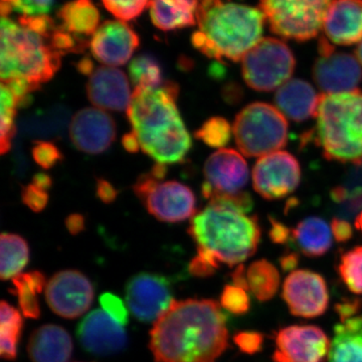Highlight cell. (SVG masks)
Masks as SVG:
<instances>
[{"label":"cell","mask_w":362,"mask_h":362,"mask_svg":"<svg viewBox=\"0 0 362 362\" xmlns=\"http://www.w3.org/2000/svg\"><path fill=\"white\" fill-rule=\"evenodd\" d=\"M233 342L243 354L252 356L259 354L263 349L265 335L258 331H240L235 333Z\"/></svg>","instance_id":"60d3db41"},{"label":"cell","mask_w":362,"mask_h":362,"mask_svg":"<svg viewBox=\"0 0 362 362\" xmlns=\"http://www.w3.org/2000/svg\"><path fill=\"white\" fill-rule=\"evenodd\" d=\"M328 362H362V316L335 326Z\"/></svg>","instance_id":"4316f807"},{"label":"cell","mask_w":362,"mask_h":362,"mask_svg":"<svg viewBox=\"0 0 362 362\" xmlns=\"http://www.w3.org/2000/svg\"><path fill=\"white\" fill-rule=\"evenodd\" d=\"M221 305L230 313L245 315L251 309V298L243 288L226 285L221 295Z\"/></svg>","instance_id":"74e56055"},{"label":"cell","mask_w":362,"mask_h":362,"mask_svg":"<svg viewBox=\"0 0 362 362\" xmlns=\"http://www.w3.org/2000/svg\"><path fill=\"white\" fill-rule=\"evenodd\" d=\"M356 228L357 230H361L362 232V211L358 214V216H357L356 220Z\"/></svg>","instance_id":"9f6ffc18"},{"label":"cell","mask_w":362,"mask_h":362,"mask_svg":"<svg viewBox=\"0 0 362 362\" xmlns=\"http://www.w3.org/2000/svg\"><path fill=\"white\" fill-rule=\"evenodd\" d=\"M177 97L178 86L171 81L160 87H136L127 110L140 149L164 165L185 160L192 145Z\"/></svg>","instance_id":"3957f363"},{"label":"cell","mask_w":362,"mask_h":362,"mask_svg":"<svg viewBox=\"0 0 362 362\" xmlns=\"http://www.w3.org/2000/svg\"><path fill=\"white\" fill-rule=\"evenodd\" d=\"M32 182L33 185H37L40 188L45 190H49L52 187V180L51 176L45 175V173H37L33 177Z\"/></svg>","instance_id":"f5cc1de1"},{"label":"cell","mask_w":362,"mask_h":362,"mask_svg":"<svg viewBox=\"0 0 362 362\" xmlns=\"http://www.w3.org/2000/svg\"><path fill=\"white\" fill-rule=\"evenodd\" d=\"M128 71L135 88H156L163 84L160 64L150 54L136 57L131 61Z\"/></svg>","instance_id":"d6a6232c"},{"label":"cell","mask_w":362,"mask_h":362,"mask_svg":"<svg viewBox=\"0 0 362 362\" xmlns=\"http://www.w3.org/2000/svg\"><path fill=\"white\" fill-rule=\"evenodd\" d=\"M301 180L299 162L292 154L277 151L261 157L252 169V185L264 199H280L291 194Z\"/></svg>","instance_id":"5bb4252c"},{"label":"cell","mask_w":362,"mask_h":362,"mask_svg":"<svg viewBox=\"0 0 362 362\" xmlns=\"http://www.w3.org/2000/svg\"><path fill=\"white\" fill-rule=\"evenodd\" d=\"M313 78L324 94L356 90L362 80L358 59L346 52L319 54L313 66Z\"/></svg>","instance_id":"ffe728a7"},{"label":"cell","mask_w":362,"mask_h":362,"mask_svg":"<svg viewBox=\"0 0 362 362\" xmlns=\"http://www.w3.org/2000/svg\"><path fill=\"white\" fill-rule=\"evenodd\" d=\"M264 23L259 8L223 0H199L197 30L192 42L207 58L238 62L262 40Z\"/></svg>","instance_id":"277c9868"},{"label":"cell","mask_w":362,"mask_h":362,"mask_svg":"<svg viewBox=\"0 0 362 362\" xmlns=\"http://www.w3.org/2000/svg\"><path fill=\"white\" fill-rule=\"evenodd\" d=\"M204 175L206 181L202 185V192L209 201L216 195L243 192L249 181V168L239 152L221 148L206 159Z\"/></svg>","instance_id":"2e32d148"},{"label":"cell","mask_w":362,"mask_h":362,"mask_svg":"<svg viewBox=\"0 0 362 362\" xmlns=\"http://www.w3.org/2000/svg\"><path fill=\"white\" fill-rule=\"evenodd\" d=\"M356 54V59H358L359 63L362 65V40L359 42L358 45H357Z\"/></svg>","instance_id":"11a10c76"},{"label":"cell","mask_w":362,"mask_h":362,"mask_svg":"<svg viewBox=\"0 0 362 362\" xmlns=\"http://www.w3.org/2000/svg\"><path fill=\"white\" fill-rule=\"evenodd\" d=\"M18 103L13 93L6 84L1 83L0 90V152L6 154L11 146V140L16 134L14 119Z\"/></svg>","instance_id":"836d02e7"},{"label":"cell","mask_w":362,"mask_h":362,"mask_svg":"<svg viewBox=\"0 0 362 362\" xmlns=\"http://www.w3.org/2000/svg\"><path fill=\"white\" fill-rule=\"evenodd\" d=\"M0 78L1 83L26 81L33 90L54 77L61 66V54L52 49L47 37L2 16L0 30Z\"/></svg>","instance_id":"8992f818"},{"label":"cell","mask_w":362,"mask_h":362,"mask_svg":"<svg viewBox=\"0 0 362 362\" xmlns=\"http://www.w3.org/2000/svg\"><path fill=\"white\" fill-rule=\"evenodd\" d=\"M334 0H259L272 33L286 40L307 42L316 37Z\"/></svg>","instance_id":"9c48e42d"},{"label":"cell","mask_w":362,"mask_h":362,"mask_svg":"<svg viewBox=\"0 0 362 362\" xmlns=\"http://www.w3.org/2000/svg\"><path fill=\"white\" fill-rule=\"evenodd\" d=\"M247 280L250 292L259 302L273 299L281 283L278 269L265 259L252 262L247 270Z\"/></svg>","instance_id":"4dcf8cb0"},{"label":"cell","mask_w":362,"mask_h":362,"mask_svg":"<svg viewBox=\"0 0 362 362\" xmlns=\"http://www.w3.org/2000/svg\"><path fill=\"white\" fill-rule=\"evenodd\" d=\"M102 4L117 20L129 21L138 18L149 6L150 0H102Z\"/></svg>","instance_id":"f35d334b"},{"label":"cell","mask_w":362,"mask_h":362,"mask_svg":"<svg viewBox=\"0 0 362 362\" xmlns=\"http://www.w3.org/2000/svg\"><path fill=\"white\" fill-rule=\"evenodd\" d=\"M270 239L279 245L290 244L292 242V230L282 223L271 218Z\"/></svg>","instance_id":"f6af8a7d"},{"label":"cell","mask_w":362,"mask_h":362,"mask_svg":"<svg viewBox=\"0 0 362 362\" xmlns=\"http://www.w3.org/2000/svg\"><path fill=\"white\" fill-rule=\"evenodd\" d=\"M199 0H150L152 23L163 32L197 25Z\"/></svg>","instance_id":"d4e9b609"},{"label":"cell","mask_w":362,"mask_h":362,"mask_svg":"<svg viewBox=\"0 0 362 362\" xmlns=\"http://www.w3.org/2000/svg\"><path fill=\"white\" fill-rule=\"evenodd\" d=\"M0 276L4 281L20 275L30 259L26 240L14 233H2L0 240Z\"/></svg>","instance_id":"f546056e"},{"label":"cell","mask_w":362,"mask_h":362,"mask_svg":"<svg viewBox=\"0 0 362 362\" xmlns=\"http://www.w3.org/2000/svg\"><path fill=\"white\" fill-rule=\"evenodd\" d=\"M21 199L28 209L35 213L44 211L49 202V194L37 185L30 183L21 189Z\"/></svg>","instance_id":"7bdbcfd3"},{"label":"cell","mask_w":362,"mask_h":362,"mask_svg":"<svg viewBox=\"0 0 362 362\" xmlns=\"http://www.w3.org/2000/svg\"><path fill=\"white\" fill-rule=\"evenodd\" d=\"M61 28L76 37H93L99 28L100 13L92 0H73L59 8Z\"/></svg>","instance_id":"83f0119b"},{"label":"cell","mask_w":362,"mask_h":362,"mask_svg":"<svg viewBox=\"0 0 362 362\" xmlns=\"http://www.w3.org/2000/svg\"><path fill=\"white\" fill-rule=\"evenodd\" d=\"M54 0H1V16L16 11L25 16H47Z\"/></svg>","instance_id":"8d00e7d4"},{"label":"cell","mask_w":362,"mask_h":362,"mask_svg":"<svg viewBox=\"0 0 362 362\" xmlns=\"http://www.w3.org/2000/svg\"><path fill=\"white\" fill-rule=\"evenodd\" d=\"M233 133L238 148L245 156L263 157L286 146L288 123L276 107L256 102L238 114Z\"/></svg>","instance_id":"52a82bcc"},{"label":"cell","mask_w":362,"mask_h":362,"mask_svg":"<svg viewBox=\"0 0 362 362\" xmlns=\"http://www.w3.org/2000/svg\"><path fill=\"white\" fill-rule=\"evenodd\" d=\"M166 173V165L156 163L149 173L137 178L133 187L135 194L151 216L164 223H180L194 216V192L178 181H164Z\"/></svg>","instance_id":"ba28073f"},{"label":"cell","mask_w":362,"mask_h":362,"mask_svg":"<svg viewBox=\"0 0 362 362\" xmlns=\"http://www.w3.org/2000/svg\"><path fill=\"white\" fill-rule=\"evenodd\" d=\"M122 144L124 148L127 150L129 153H136L140 149L139 141L133 132L127 133L123 136Z\"/></svg>","instance_id":"816d5d0a"},{"label":"cell","mask_w":362,"mask_h":362,"mask_svg":"<svg viewBox=\"0 0 362 362\" xmlns=\"http://www.w3.org/2000/svg\"><path fill=\"white\" fill-rule=\"evenodd\" d=\"M194 136L207 146L221 148L230 141L232 128L228 120L223 117H213L202 124V127L194 133Z\"/></svg>","instance_id":"d590c367"},{"label":"cell","mask_w":362,"mask_h":362,"mask_svg":"<svg viewBox=\"0 0 362 362\" xmlns=\"http://www.w3.org/2000/svg\"><path fill=\"white\" fill-rule=\"evenodd\" d=\"M139 44L137 33L125 21H107L93 35L90 49L100 63L108 66H118L129 62Z\"/></svg>","instance_id":"ac0fdd59"},{"label":"cell","mask_w":362,"mask_h":362,"mask_svg":"<svg viewBox=\"0 0 362 362\" xmlns=\"http://www.w3.org/2000/svg\"><path fill=\"white\" fill-rule=\"evenodd\" d=\"M337 271L350 292L362 295V246L345 252L340 257Z\"/></svg>","instance_id":"e575fe53"},{"label":"cell","mask_w":362,"mask_h":362,"mask_svg":"<svg viewBox=\"0 0 362 362\" xmlns=\"http://www.w3.org/2000/svg\"><path fill=\"white\" fill-rule=\"evenodd\" d=\"M313 134L327 160L362 164V92L321 95Z\"/></svg>","instance_id":"5b68a950"},{"label":"cell","mask_w":362,"mask_h":362,"mask_svg":"<svg viewBox=\"0 0 362 362\" xmlns=\"http://www.w3.org/2000/svg\"><path fill=\"white\" fill-rule=\"evenodd\" d=\"M78 71L83 75L90 76L95 71L94 64L90 61V58H84L78 62L77 65Z\"/></svg>","instance_id":"db71d44e"},{"label":"cell","mask_w":362,"mask_h":362,"mask_svg":"<svg viewBox=\"0 0 362 362\" xmlns=\"http://www.w3.org/2000/svg\"><path fill=\"white\" fill-rule=\"evenodd\" d=\"M188 233L197 246L189 271L197 277L214 274L221 265H239L258 250L261 228L256 216L209 204L190 221Z\"/></svg>","instance_id":"7a4b0ae2"},{"label":"cell","mask_w":362,"mask_h":362,"mask_svg":"<svg viewBox=\"0 0 362 362\" xmlns=\"http://www.w3.org/2000/svg\"><path fill=\"white\" fill-rule=\"evenodd\" d=\"M73 349L68 331L54 324L42 325L33 331L28 344L33 362H68Z\"/></svg>","instance_id":"cb8c5ba5"},{"label":"cell","mask_w":362,"mask_h":362,"mask_svg":"<svg viewBox=\"0 0 362 362\" xmlns=\"http://www.w3.org/2000/svg\"><path fill=\"white\" fill-rule=\"evenodd\" d=\"M233 285L243 288L246 291L250 292L249 284L247 280V271L244 265H239L235 268L232 274Z\"/></svg>","instance_id":"f907efd6"},{"label":"cell","mask_w":362,"mask_h":362,"mask_svg":"<svg viewBox=\"0 0 362 362\" xmlns=\"http://www.w3.org/2000/svg\"><path fill=\"white\" fill-rule=\"evenodd\" d=\"M96 189L97 197L105 204H111L115 201L117 195H118V190L109 181L102 180V178H98Z\"/></svg>","instance_id":"7dc6e473"},{"label":"cell","mask_w":362,"mask_h":362,"mask_svg":"<svg viewBox=\"0 0 362 362\" xmlns=\"http://www.w3.org/2000/svg\"><path fill=\"white\" fill-rule=\"evenodd\" d=\"M32 153L35 163L44 169L54 168L64 158L63 153L57 145L52 142L42 141V140L33 142Z\"/></svg>","instance_id":"ab89813d"},{"label":"cell","mask_w":362,"mask_h":362,"mask_svg":"<svg viewBox=\"0 0 362 362\" xmlns=\"http://www.w3.org/2000/svg\"><path fill=\"white\" fill-rule=\"evenodd\" d=\"M331 230H332L333 237L338 243L349 242L354 235V230L349 221L340 220V218H334L332 221Z\"/></svg>","instance_id":"bcb514c9"},{"label":"cell","mask_w":362,"mask_h":362,"mask_svg":"<svg viewBox=\"0 0 362 362\" xmlns=\"http://www.w3.org/2000/svg\"><path fill=\"white\" fill-rule=\"evenodd\" d=\"M321 96L306 81L293 78L275 94L276 108L294 122H303L317 115Z\"/></svg>","instance_id":"603a6c76"},{"label":"cell","mask_w":362,"mask_h":362,"mask_svg":"<svg viewBox=\"0 0 362 362\" xmlns=\"http://www.w3.org/2000/svg\"><path fill=\"white\" fill-rule=\"evenodd\" d=\"M330 341L316 325H291L275 334L274 362H324L329 354Z\"/></svg>","instance_id":"4fadbf2b"},{"label":"cell","mask_w":362,"mask_h":362,"mask_svg":"<svg viewBox=\"0 0 362 362\" xmlns=\"http://www.w3.org/2000/svg\"><path fill=\"white\" fill-rule=\"evenodd\" d=\"M298 264H299V255L297 252H286V254L281 257L280 265L284 272H290L291 273V272L295 271L294 269L296 268Z\"/></svg>","instance_id":"681fc988"},{"label":"cell","mask_w":362,"mask_h":362,"mask_svg":"<svg viewBox=\"0 0 362 362\" xmlns=\"http://www.w3.org/2000/svg\"><path fill=\"white\" fill-rule=\"evenodd\" d=\"M100 304L103 311L106 312L117 323L122 326L128 323L129 312L120 298L112 293H104L100 296Z\"/></svg>","instance_id":"b9f144b4"},{"label":"cell","mask_w":362,"mask_h":362,"mask_svg":"<svg viewBox=\"0 0 362 362\" xmlns=\"http://www.w3.org/2000/svg\"><path fill=\"white\" fill-rule=\"evenodd\" d=\"M282 298L290 313L301 318H316L329 307V289L325 279L305 269L293 271L286 277Z\"/></svg>","instance_id":"7c38bea8"},{"label":"cell","mask_w":362,"mask_h":362,"mask_svg":"<svg viewBox=\"0 0 362 362\" xmlns=\"http://www.w3.org/2000/svg\"><path fill=\"white\" fill-rule=\"evenodd\" d=\"M332 230L323 218L310 216L292 230L293 247L308 258H320L332 247Z\"/></svg>","instance_id":"484cf974"},{"label":"cell","mask_w":362,"mask_h":362,"mask_svg":"<svg viewBox=\"0 0 362 362\" xmlns=\"http://www.w3.org/2000/svg\"><path fill=\"white\" fill-rule=\"evenodd\" d=\"M66 228L73 235L82 232L85 228V218L78 214H71L66 220Z\"/></svg>","instance_id":"c3c4849f"},{"label":"cell","mask_w":362,"mask_h":362,"mask_svg":"<svg viewBox=\"0 0 362 362\" xmlns=\"http://www.w3.org/2000/svg\"><path fill=\"white\" fill-rule=\"evenodd\" d=\"M86 90L90 103L102 110L127 112L132 99L127 76L115 66L95 69Z\"/></svg>","instance_id":"44dd1931"},{"label":"cell","mask_w":362,"mask_h":362,"mask_svg":"<svg viewBox=\"0 0 362 362\" xmlns=\"http://www.w3.org/2000/svg\"><path fill=\"white\" fill-rule=\"evenodd\" d=\"M13 284L11 292L18 297L23 315L28 318H39L40 307L37 296L47 284L44 274L37 271L20 274L13 279Z\"/></svg>","instance_id":"f1b7e54d"},{"label":"cell","mask_w":362,"mask_h":362,"mask_svg":"<svg viewBox=\"0 0 362 362\" xmlns=\"http://www.w3.org/2000/svg\"><path fill=\"white\" fill-rule=\"evenodd\" d=\"M128 308L140 322H156L173 304V288L168 278L159 274L140 273L125 287Z\"/></svg>","instance_id":"8fae6325"},{"label":"cell","mask_w":362,"mask_h":362,"mask_svg":"<svg viewBox=\"0 0 362 362\" xmlns=\"http://www.w3.org/2000/svg\"><path fill=\"white\" fill-rule=\"evenodd\" d=\"M0 354L7 361H13L18 354V344L23 327L20 312L6 301L0 307Z\"/></svg>","instance_id":"1f68e13d"},{"label":"cell","mask_w":362,"mask_h":362,"mask_svg":"<svg viewBox=\"0 0 362 362\" xmlns=\"http://www.w3.org/2000/svg\"><path fill=\"white\" fill-rule=\"evenodd\" d=\"M94 286L84 274L75 270L59 272L45 287V300L54 313L66 319L77 318L90 308Z\"/></svg>","instance_id":"9a60e30c"},{"label":"cell","mask_w":362,"mask_h":362,"mask_svg":"<svg viewBox=\"0 0 362 362\" xmlns=\"http://www.w3.org/2000/svg\"><path fill=\"white\" fill-rule=\"evenodd\" d=\"M117 127L110 114L99 108H84L74 115L70 138L74 146L87 154L106 151L115 141Z\"/></svg>","instance_id":"e0dca14e"},{"label":"cell","mask_w":362,"mask_h":362,"mask_svg":"<svg viewBox=\"0 0 362 362\" xmlns=\"http://www.w3.org/2000/svg\"><path fill=\"white\" fill-rule=\"evenodd\" d=\"M323 30L331 42L351 45L362 40V0H334Z\"/></svg>","instance_id":"7402d4cb"},{"label":"cell","mask_w":362,"mask_h":362,"mask_svg":"<svg viewBox=\"0 0 362 362\" xmlns=\"http://www.w3.org/2000/svg\"><path fill=\"white\" fill-rule=\"evenodd\" d=\"M228 346L226 316L211 299L173 300L150 331L156 362H216Z\"/></svg>","instance_id":"6da1fadb"},{"label":"cell","mask_w":362,"mask_h":362,"mask_svg":"<svg viewBox=\"0 0 362 362\" xmlns=\"http://www.w3.org/2000/svg\"><path fill=\"white\" fill-rule=\"evenodd\" d=\"M334 308L337 315L339 316L340 322H344L361 311L362 299L361 298H347L335 305Z\"/></svg>","instance_id":"ee69618b"},{"label":"cell","mask_w":362,"mask_h":362,"mask_svg":"<svg viewBox=\"0 0 362 362\" xmlns=\"http://www.w3.org/2000/svg\"><path fill=\"white\" fill-rule=\"evenodd\" d=\"M295 66L294 54L284 42L265 37L243 58V78L252 89L271 92L289 81Z\"/></svg>","instance_id":"30bf717a"},{"label":"cell","mask_w":362,"mask_h":362,"mask_svg":"<svg viewBox=\"0 0 362 362\" xmlns=\"http://www.w3.org/2000/svg\"><path fill=\"white\" fill-rule=\"evenodd\" d=\"M78 341L83 349L98 356H111L127 346L128 337L123 326L103 310H94L78 324Z\"/></svg>","instance_id":"d6986e66"}]
</instances>
